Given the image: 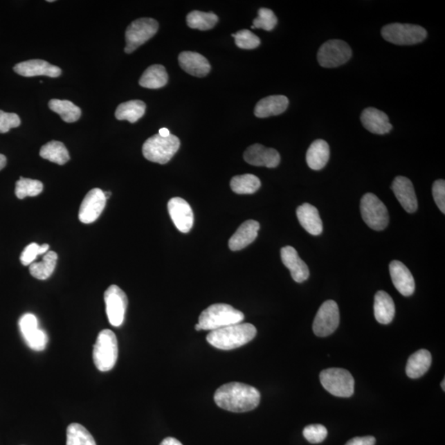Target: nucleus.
<instances>
[{
	"label": "nucleus",
	"instance_id": "1",
	"mask_svg": "<svg viewBox=\"0 0 445 445\" xmlns=\"http://www.w3.org/2000/svg\"><path fill=\"white\" fill-rule=\"evenodd\" d=\"M215 403L232 412H247L258 407L261 394L248 384L233 382L224 384L215 393Z\"/></svg>",
	"mask_w": 445,
	"mask_h": 445
},
{
	"label": "nucleus",
	"instance_id": "2",
	"mask_svg": "<svg viewBox=\"0 0 445 445\" xmlns=\"http://www.w3.org/2000/svg\"><path fill=\"white\" fill-rule=\"evenodd\" d=\"M257 335V328L250 323H237L210 332L206 340L212 347L223 351L243 347Z\"/></svg>",
	"mask_w": 445,
	"mask_h": 445
},
{
	"label": "nucleus",
	"instance_id": "3",
	"mask_svg": "<svg viewBox=\"0 0 445 445\" xmlns=\"http://www.w3.org/2000/svg\"><path fill=\"white\" fill-rule=\"evenodd\" d=\"M244 314L230 305L215 304L203 311L199 317L201 330L215 331L244 321Z\"/></svg>",
	"mask_w": 445,
	"mask_h": 445
},
{
	"label": "nucleus",
	"instance_id": "4",
	"mask_svg": "<svg viewBox=\"0 0 445 445\" xmlns=\"http://www.w3.org/2000/svg\"><path fill=\"white\" fill-rule=\"evenodd\" d=\"M93 358L95 366L102 372L113 369L118 358V338L113 332L105 329L98 334Z\"/></svg>",
	"mask_w": 445,
	"mask_h": 445
},
{
	"label": "nucleus",
	"instance_id": "5",
	"mask_svg": "<svg viewBox=\"0 0 445 445\" xmlns=\"http://www.w3.org/2000/svg\"><path fill=\"white\" fill-rule=\"evenodd\" d=\"M180 145V140L176 136L164 138L158 134L144 143L142 152L150 162L166 164L178 152Z\"/></svg>",
	"mask_w": 445,
	"mask_h": 445
},
{
	"label": "nucleus",
	"instance_id": "6",
	"mask_svg": "<svg viewBox=\"0 0 445 445\" xmlns=\"http://www.w3.org/2000/svg\"><path fill=\"white\" fill-rule=\"evenodd\" d=\"M381 33L387 42L399 46L418 44L427 37V32L424 28L413 24H388L384 26Z\"/></svg>",
	"mask_w": 445,
	"mask_h": 445
},
{
	"label": "nucleus",
	"instance_id": "7",
	"mask_svg": "<svg viewBox=\"0 0 445 445\" xmlns=\"http://www.w3.org/2000/svg\"><path fill=\"white\" fill-rule=\"evenodd\" d=\"M320 381L323 388L336 397H349L355 392V379L347 370H324L320 374Z\"/></svg>",
	"mask_w": 445,
	"mask_h": 445
},
{
	"label": "nucleus",
	"instance_id": "8",
	"mask_svg": "<svg viewBox=\"0 0 445 445\" xmlns=\"http://www.w3.org/2000/svg\"><path fill=\"white\" fill-rule=\"evenodd\" d=\"M361 212L367 226L374 230H385L390 223V215L386 206L373 193H367L363 196Z\"/></svg>",
	"mask_w": 445,
	"mask_h": 445
},
{
	"label": "nucleus",
	"instance_id": "9",
	"mask_svg": "<svg viewBox=\"0 0 445 445\" xmlns=\"http://www.w3.org/2000/svg\"><path fill=\"white\" fill-rule=\"evenodd\" d=\"M158 24L156 20L143 18L134 21L125 32L127 46L125 51L131 54L157 33Z\"/></svg>",
	"mask_w": 445,
	"mask_h": 445
},
{
	"label": "nucleus",
	"instance_id": "10",
	"mask_svg": "<svg viewBox=\"0 0 445 445\" xmlns=\"http://www.w3.org/2000/svg\"><path fill=\"white\" fill-rule=\"evenodd\" d=\"M352 55L351 47L341 40L323 43L318 53L319 64L324 68H335L347 63Z\"/></svg>",
	"mask_w": 445,
	"mask_h": 445
},
{
	"label": "nucleus",
	"instance_id": "11",
	"mask_svg": "<svg viewBox=\"0 0 445 445\" xmlns=\"http://www.w3.org/2000/svg\"><path fill=\"white\" fill-rule=\"evenodd\" d=\"M340 323V313L338 304L334 300H327L318 309L314 318L313 330L314 334L325 338L338 329Z\"/></svg>",
	"mask_w": 445,
	"mask_h": 445
},
{
	"label": "nucleus",
	"instance_id": "12",
	"mask_svg": "<svg viewBox=\"0 0 445 445\" xmlns=\"http://www.w3.org/2000/svg\"><path fill=\"white\" fill-rule=\"evenodd\" d=\"M106 312L111 326L118 327L122 325L128 299L125 293L118 285H111L105 293Z\"/></svg>",
	"mask_w": 445,
	"mask_h": 445
},
{
	"label": "nucleus",
	"instance_id": "13",
	"mask_svg": "<svg viewBox=\"0 0 445 445\" xmlns=\"http://www.w3.org/2000/svg\"><path fill=\"white\" fill-rule=\"evenodd\" d=\"M107 199L101 189L93 188L84 197L80 208L79 219L82 223L91 224L98 219L106 206Z\"/></svg>",
	"mask_w": 445,
	"mask_h": 445
},
{
	"label": "nucleus",
	"instance_id": "14",
	"mask_svg": "<svg viewBox=\"0 0 445 445\" xmlns=\"http://www.w3.org/2000/svg\"><path fill=\"white\" fill-rule=\"evenodd\" d=\"M167 210L172 222L180 232L187 233L192 230L194 223L193 211L184 199L172 198L168 201Z\"/></svg>",
	"mask_w": 445,
	"mask_h": 445
},
{
	"label": "nucleus",
	"instance_id": "15",
	"mask_svg": "<svg viewBox=\"0 0 445 445\" xmlns=\"http://www.w3.org/2000/svg\"><path fill=\"white\" fill-rule=\"evenodd\" d=\"M244 161L251 165L276 167L280 162V155L278 150L259 144L248 147L244 154Z\"/></svg>",
	"mask_w": 445,
	"mask_h": 445
},
{
	"label": "nucleus",
	"instance_id": "16",
	"mask_svg": "<svg viewBox=\"0 0 445 445\" xmlns=\"http://www.w3.org/2000/svg\"><path fill=\"white\" fill-rule=\"evenodd\" d=\"M391 188L407 212H416L418 208L417 199L410 180L403 176H397L392 181Z\"/></svg>",
	"mask_w": 445,
	"mask_h": 445
},
{
	"label": "nucleus",
	"instance_id": "17",
	"mask_svg": "<svg viewBox=\"0 0 445 445\" xmlns=\"http://www.w3.org/2000/svg\"><path fill=\"white\" fill-rule=\"evenodd\" d=\"M392 282L401 295L408 297L412 296L416 289L413 275L403 262L392 261L390 265Z\"/></svg>",
	"mask_w": 445,
	"mask_h": 445
},
{
	"label": "nucleus",
	"instance_id": "18",
	"mask_svg": "<svg viewBox=\"0 0 445 445\" xmlns=\"http://www.w3.org/2000/svg\"><path fill=\"white\" fill-rule=\"evenodd\" d=\"M283 264L288 268L293 280L297 283L305 282L309 278V270L306 263L302 260L297 251L287 246L280 251Z\"/></svg>",
	"mask_w": 445,
	"mask_h": 445
},
{
	"label": "nucleus",
	"instance_id": "19",
	"mask_svg": "<svg viewBox=\"0 0 445 445\" xmlns=\"http://www.w3.org/2000/svg\"><path fill=\"white\" fill-rule=\"evenodd\" d=\"M18 75L24 77L47 76L57 78L62 75V70L42 60H30L21 62L14 68Z\"/></svg>",
	"mask_w": 445,
	"mask_h": 445
},
{
	"label": "nucleus",
	"instance_id": "20",
	"mask_svg": "<svg viewBox=\"0 0 445 445\" xmlns=\"http://www.w3.org/2000/svg\"><path fill=\"white\" fill-rule=\"evenodd\" d=\"M361 120L367 131L376 135H385L392 129L387 114L374 107H368L363 111Z\"/></svg>",
	"mask_w": 445,
	"mask_h": 445
},
{
	"label": "nucleus",
	"instance_id": "21",
	"mask_svg": "<svg viewBox=\"0 0 445 445\" xmlns=\"http://www.w3.org/2000/svg\"><path fill=\"white\" fill-rule=\"evenodd\" d=\"M180 66L183 70L197 77H205L210 71V64L205 56L192 51H184L179 56Z\"/></svg>",
	"mask_w": 445,
	"mask_h": 445
},
{
	"label": "nucleus",
	"instance_id": "22",
	"mask_svg": "<svg viewBox=\"0 0 445 445\" xmlns=\"http://www.w3.org/2000/svg\"><path fill=\"white\" fill-rule=\"evenodd\" d=\"M260 224L255 220H247L242 224L228 241V247L232 251H240L248 247L257 239Z\"/></svg>",
	"mask_w": 445,
	"mask_h": 445
},
{
	"label": "nucleus",
	"instance_id": "23",
	"mask_svg": "<svg viewBox=\"0 0 445 445\" xmlns=\"http://www.w3.org/2000/svg\"><path fill=\"white\" fill-rule=\"evenodd\" d=\"M296 215L301 226L307 232L314 236L321 235L323 230V221L316 207L305 203L298 207Z\"/></svg>",
	"mask_w": 445,
	"mask_h": 445
},
{
	"label": "nucleus",
	"instance_id": "24",
	"mask_svg": "<svg viewBox=\"0 0 445 445\" xmlns=\"http://www.w3.org/2000/svg\"><path fill=\"white\" fill-rule=\"evenodd\" d=\"M289 99L283 95H272L262 99L255 107L254 114L259 118L278 116L287 111Z\"/></svg>",
	"mask_w": 445,
	"mask_h": 445
},
{
	"label": "nucleus",
	"instance_id": "25",
	"mask_svg": "<svg viewBox=\"0 0 445 445\" xmlns=\"http://www.w3.org/2000/svg\"><path fill=\"white\" fill-rule=\"evenodd\" d=\"M374 317L379 323L390 324L395 316V305L392 297L385 291H379L374 296Z\"/></svg>",
	"mask_w": 445,
	"mask_h": 445
},
{
	"label": "nucleus",
	"instance_id": "26",
	"mask_svg": "<svg viewBox=\"0 0 445 445\" xmlns=\"http://www.w3.org/2000/svg\"><path fill=\"white\" fill-rule=\"evenodd\" d=\"M330 158V148L323 140H317L309 146L306 154V161L313 170H321L326 166Z\"/></svg>",
	"mask_w": 445,
	"mask_h": 445
},
{
	"label": "nucleus",
	"instance_id": "27",
	"mask_svg": "<svg viewBox=\"0 0 445 445\" xmlns=\"http://www.w3.org/2000/svg\"><path fill=\"white\" fill-rule=\"evenodd\" d=\"M431 362L430 352L425 349H419L408 358L406 373L410 379L421 378L429 370Z\"/></svg>",
	"mask_w": 445,
	"mask_h": 445
},
{
	"label": "nucleus",
	"instance_id": "28",
	"mask_svg": "<svg viewBox=\"0 0 445 445\" xmlns=\"http://www.w3.org/2000/svg\"><path fill=\"white\" fill-rule=\"evenodd\" d=\"M168 75L165 67L161 64H154L143 73L140 85L143 88L158 89L167 84Z\"/></svg>",
	"mask_w": 445,
	"mask_h": 445
},
{
	"label": "nucleus",
	"instance_id": "29",
	"mask_svg": "<svg viewBox=\"0 0 445 445\" xmlns=\"http://www.w3.org/2000/svg\"><path fill=\"white\" fill-rule=\"evenodd\" d=\"M146 105L140 100H132L120 105L116 111V118L118 120H127L131 123L139 120L145 113Z\"/></svg>",
	"mask_w": 445,
	"mask_h": 445
},
{
	"label": "nucleus",
	"instance_id": "30",
	"mask_svg": "<svg viewBox=\"0 0 445 445\" xmlns=\"http://www.w3.org/2000/svg\"><path fill=\"white\" fill-rule=\"evenodd\" d=\"M40 155L42 158L57 163L59 165H64L71 158L66 145L62 142L55 140L43 145L40 150Z\"/></svg>",
	"mask_w": 445,
	"mask_h": 445
},
{
	"label": "nucleus",
	"instance_id": "31",
	"mask_svg": "<svg viewBox=\"0 0 445 445\" xmlns=\"http://www.w3.org/2000/svg\"><path fill=\"white\" fill-rule=\"evenodd\" d=\"M57 253L50 251L46 253L41 262H33L30 265V273L36 279L45 280L53 274L56 263H57Z\"/></svg>",
	"mask_w": 445,
	"mask_h": 445
},
{
	"label": "nucleus",
	"instance_id": "32",
	"mask_svg": "<svg viewBox=\"0 0 445 445\" xmlns=\"http://www.w3.org/2000/svg\"><path fill=\"white\" fill-rule=\"evenodd\" d=\"M49 107L67 123L75 122L81 116L80 108L71 101L53 99L49 102Z\"/></svg>",
	"mask_w": 445,
	"mask_h": 445
},
{
	"label": "nucleus",
	"instance_id": "33",
	"mask_svg": "<svg viewBox=\"0 0 445 445\" xmlns=\"http://www.w3.org/2000/svg\"><path fill=\"white\" fill-rule=\"evenodd\" d=\"M230 187L233 192L239 195L253 194L261 188V181L253 174L235 176L230 181Z\"/></svg>",
	"mask_w": 445,
	"mask_h": 445
},
{
	"label": "nucleus",
	"instance_id": "34",
	"mask_svg": "<svg viewBox=\"0 0 445 445\" xmlns=\"http://www.w3.org/2000/svg\"><path fill=\"white\" fill-rule=\"evenodd\" d=\"M218 16L214 12H204L201 11H192L187 17V23L189 28L192 29L207 31L213 28L218 23Z\"/></svg>",
	"mask_w": 445,
	"mask_h": 445
},
{
	"label": "nucleus",
	"instance_id": "35",
	"mask_svg": "<svg viewBox=\"0 0 445 445\" xmlns=\"http://www.w3.org/2000/svg\"><path fill=\"white\" fill-rule=\"evenodd\" d=\"M66 445H97L93 435L86 428L72 423L67 428Z\"/></svg>",
	"mask_w": 445,
	"mask_h": 445
},
{
	"label": "nucleus",
	"instance_id": "36",
	"mask_svg": "<svg viewBox=\"0 0 445 445\" xmlns=\"http://www.w3.org/2000/svg\"><path fill=\"white\" fill-rule=\"evenodd\" d=\"M43 191L42 181L21 176L16 183L15 194L17 197L23 200L27 197H37Z\"/></svg>",
	"mask_w": 445,
	"mask_h": 445
},
{
	"label": "nucleus",
	"instance_id": "37",
	"mask_svg": "<svg viewBox=\"0 0 445 445\" xmlns=\"http://www.w3.org/2000/svg\"><path fill=\"white\" fill-rule=\"evenodd\" d=\"M232 37L235 39L236 46L241 49L253 50L261 44L260 39L247 29L232 34Z\"/></svg>",
	"mask_w": 445,
	"mask_h": 445
},
{
	"label": "nucleus",
	"instance_id": "38",
	"mask_svg": "<svg viewBox=\"0 0 445 445\" xmlns=\"http://www.w3.org/2000/svg\"><path fill=\"white\" fill-rule=\"evenodd\" d=\"M278 24V18L273 11L269 8H262L258 10L257 18L253 20L254 28H262L266 31H271Z\"/></svg>",
	"mask_w": 445,
	"mask_h": 445
},
{
	"label": "nucleus",
	"instance_id": "39",
	"mask_svg": "<svg viewBox=\"0 0 445 445\" xmlns=\"http://www.w3.org/2000/svg\"><path fill=\"white\" fill-rule=\"evenodd\" d=\"M50 248L48 244L38 245L33 243L27 246L21 253L20 261L24 266H30L35 261L38 255L46 254Z\"/></svg>",
	"mask_w": 445,
	"mask_h": 445
},
{
	"label": "nucleus",
	"instance_id": "40",
	"mask_svg": "<svg viewBox=\"0 0 445 445\" xmlns=\"http://www.w3.org/2000/svg\"><path fill=\"white\" fill-rule=\"evenodd\" d=\"M24 338L28 347L37 352L43 351L48 343V336H47L46 332L39 329V328Z\"/></svg>",
	"mask_w": 445,
	"mask_h": 445
},
{
	"label": "nucleus",
	"instance_id": "41",
	"mask_svg": "<svg viewBox=\"0 0 445 445\" xmlns=\"http://www.w3.org/2000/svg\"><path fill=\"white\" fill-rule=\"evenodd\" d=\"M303 434L309 443L318 444L327 438V430L323 425H310L305 428Z\"/></svg>",
	"mask_w": 445,
	"mask_h": 445
},
{
	"label": "nucleus",
	"instance_id": "42",
	"mask_svg": "<svg viewBox=\"0 0 445 445\" xmlns=\"http://www.w3.org/2000/svg\"><path fill=\"white\" fill-rule=\"evenodd\" d=\"M20 124L21 120L18 115L0 110V133H7L12 128L19 127Z\"/></svg>",
	"mask_w": 445,
	"mask_h": 445
},
{
	"label": "nucleus",
	"instance_id": "43",
	"mask_svg": "<svg viewBox=\"0 0 445 445\" xmlns=\"http://www.w3.org/2000/svg\"><path fill=\"white\" fill-rule=\"evenodd\" d=\"M19 328L23 334L24 338L25 336L31 334L32 332L36 331L38 328V320L35 315L32 314H26L21 316L19 320Z\"/></svg>",
	"mask_w": 445,
	"mask_h": 445
},
{
	"label": "nucleus",
	"instance_id": "44",
	"mask_svg": "<svg viewBox=\"0 0 445 445\" xmlns=\"http://www.w3.org/2000/svg\"><path fill=\"white\" fill-rule=\"evenodd\" d=\"M432 194L439 209L443 214L445 213V181L440 179L435 181L432 187Z\"/></svg>",
	"mask_w": 445,
	"mask_h": 445
},
{
	"label": "nucleus",
	"instance_id": "45",
	"mask_svg": "<svg viewBox=\"0 0 445 445\" xmlns=\"http://www.w3.org/2000/svg\"><path fill=\"white\" fill-rule=\"evenodd\" d=\"M376 439L374 436H364V437H356L345 444V445H374Z\"/></svg>",
	"mask_w": 445,
	"mask_h": 445
},
{
	"label": "nucleus",
	"instance_id": "46",
	"mask_svg": "<svg viewBox=\"0 0 445 445\" xmlns=\"http://www.w3.org/2000/svg\"><path fill=\"white\" fill-rule=\"evenodd\" d=\"M161 445H183L181 444L179 440L172 438V437H167L166 439H164L163 442H161Z\"/></svg>",
	"mask_w": 445,
	"mask_h": 445
},
{
	"label": "nucleus",
	"instance_id": "47",
	"mask_svg": "<svg viewBox=\"0 0 445 445\" xmlns=\"http://www.w3.org/2000/svg\"><path fill=\"white\" fill-rule=\"evenodd\" d=\"M158 135L162 136V137H168L171 135L170 131H168V129L167 128H161L159 129Z\"/></svg>",
	"mask_w": 445,
	"mask_h": 445
},
{
	"label": "nucleus",
	"instance_id": "48",
	"mask_svg": "<svg viewBox=\"0 0 445 445\" xmlns=\"http://www.w3.org/2000/svg\"><path fill=\"white\" fill-rule=\"evenodd\" d=\"M7 158L4 156L3 154H0V171L3 170L4 167L6 166Z\"/></svg>",
	"mask_w": 445,
	"mask_h": 445
},
{
	"label": "nucleus",
	"instance_id": "49",
	"mask_svg": "<svg viewBox=\"0 0 445 445\" xmlns=\"http://www.w3.org/2000/svg\"><path fill=\"white\" fill-rule=\"evenodd\" d=\"M105 196L107 200V199L111 197V192H105Z\"/></svg>",
	"mask_w": 445,
	"mask_h": 445
},
{
	"label": "nucleus",
	"instance_id": "50",
	"mask_svg": "<svg viewBox=\"0 0 445 445\" xmlns=\"http://www.w3.org/2000/svg\"><path fill=\"white\" fill-rule=\"evenodd\" d=\"M195 328H196V330H197V331H201V328L200 325H199V324H198V323H197V325L195 326Z\"/></svg>",
	"mask_w": 445,
	"mask_h": 445
},
{
	"label": "nucleus",
	"instance_id": "51",
	"mask_svg": "<svg viewBox=\"0 0 445 445\" xmlns=\"http://www.w3.org/2000/svg\"><path fill=\"white\" fill-rule=\"evenodd\" d=\"M444 384H445V380L444 379L442 383V388L443 391H445Z\"/></svg>",
	"mask_w": 445,
	"mask_h": 445
}]
</instances>
